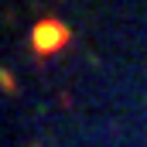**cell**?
<instances>
[{"label":"cell","instance_id":"obj_1","mask_svg":"<svg viewBox=\"0 0 147 147\" xmlns=\"http://www.w3.org/2000/svg\"><path fill=\"white\" fill-rule=\"evenodd\" d=\"M69 41H72L69 24L55 21V17H45V21H38L34 28H31V51H34L38 58H48V55L62 51Z\"/></svg>","mask_w":147,"mask_h":147},{"label":"cell","instance_id":"obj_2","mask_svg":"<svg viewBox=\"0 0 147 147\" xmlns=\"http://www.w3.org/2000/svg\"><path fill=\"white\" fill-rule=\"evenodd\" d=\"M0 89H7V92H14V75L7 72V69H0Z\"/></svg>","mask_w":147,"mask_h":147}]
</instances>
